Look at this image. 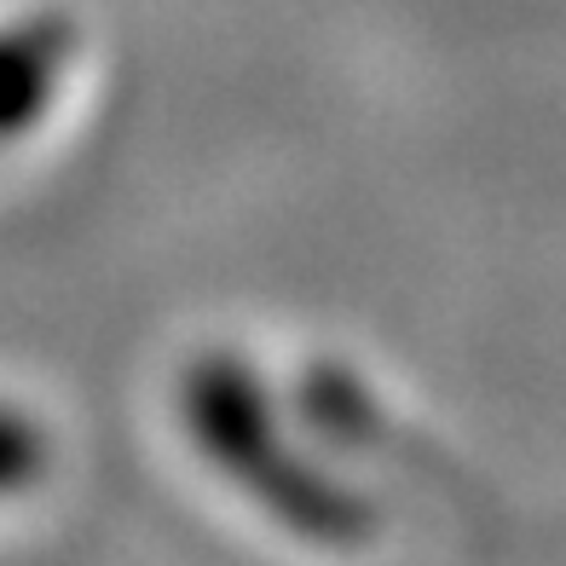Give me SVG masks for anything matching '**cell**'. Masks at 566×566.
<instances>
[{
    "label": "cell",
    "instance_id": "6da1fadb",
    "mask_svg": "<svg viewBox=\"0 0 566 566\" xmlns=\"http://www.w3.org/2000/svg\"><path fill=\"white\" fill-rule=\"evenodd\" d=\"M186 417L197 428V440L243 485H254V497L272 503L290 526L313 532V537H358L365 532V509L342 492H329L324 480H313V469L301 457H290L277 446L272 410L238 358H202L191 370Z\"/></svg>",
    "mask_w": 566,
    "mask_h": 566
},
{
    "label": "cell",
    "instance_id": "7a4b0ae2",
    "mask_svg": "<svg viewBox=\"0 0 566 566\" xmlns=\"http://www.w3.org/2000/svg\"><path fill=\"white\" fill-rule=\"evenodd\" d=\"M64 53L70 30L53 18L0 30V139L41 116V105L53 98V82L64 75Z\"/></svg>",
    "mask_w": 566,
    "mask_h": 566
},
{
    "label": "cell",
    "instance_id": "3957f363",
    "mask_svg": "<svg viewBox=\"0 0 566 566\" xmlns=\"http://www.w3.org/2000/svg\"><path fill=\"white\" fill-rule=\"evenodd\" d=\"M41 469V433L0 405V492H12Z\"/></svg>",
    "mask_w": 566,
    "mask_h": 566
}]
</instances>
